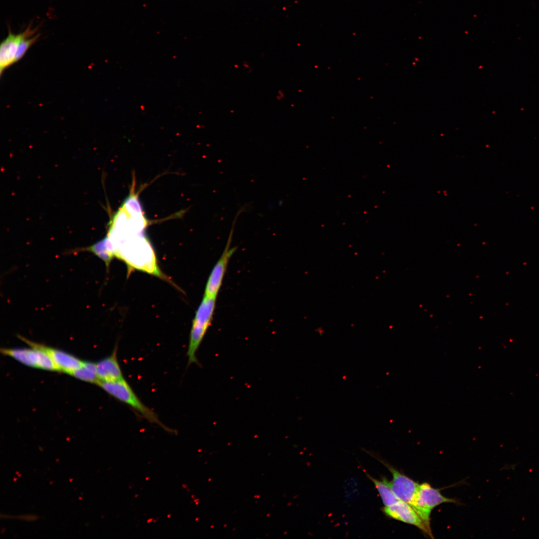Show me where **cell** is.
<instances>
[{"mask_svg":"<svg viewBox=\"0 0 539 539\" xmlns=\"http://www.w3.org/2000/svg\"><path fill=\"white\" fill-rule=\"evenodd\" d=\"M129 227H120L116 233L111 231L108 238L115 256L123 260L130 268L163 276L157 265L154 252L141 233V229Z\"/></svg>","mask_w":539,"mask_h":539,"instance_id":"cell-1","label":"cell"},{"mask_svg":"<svg viewBox=\"0 0 539 539\" xmlns=\"http://www.w3.org/2000/svg\"><path fill=\"white\" fill-rule=\"evenodd\" d=\"M216 298L204 296L193 319L190 334L187 356L188 364L197 363L196 352L211 324Z\"/></svg>","mask_w":539,"mask_h":539,"instance_id":"cell-2","label":"cell"},{"mask_svg":"<svg viewBox=\"0 0 539 539\" xmlns=\"http://www.w3.org/2000/svg\"><path fill=\"white\" fill-rule=\"evenodd\" d=\"M97 385L116 399L131 407L148 421L166 428L156 414L140 400L125 379L114 382L99 381Z\"/></svg>","mask_w":539,"mask_h":539,"instance_id":"cell-3","label":"cell"},{"mask_svg":"<svg viewBox=\"0 0 539 539\" xmlns=\"http://www.w3.org/2000/svg\"><path fill=\"white\" fill-rule=\"evenodd\" d=\"M380 461L392 475V480L388 481V483L395 496L399 500L410 505L420 517L418 503L419 484L388 463Z\"/></svg>","mask_w":539,"mask_h":539,"instance_id":"cell-4","label":"cell"},{"mask_svg":"<svg viewBox=\"0 0 539 539\" xmlns=\"http://www.w3.org/2000/svg\"><path fill=\"white\" fill-rule=\"evenodd\" d=\"M37 28L30 23L22 32L14 33L9 28L8 34L0 46V73L14 63L15 55L21 42L25 38L37 34Z\"/></svg>","mask_w":539,"mask_h":539,"instance_id":"cell-5","label":"cell"},{"mask_svg":"<svg viewBox=\"0 0 539 539\" xmlns=\"http://www.w3.org/2000/svg\"><path fill=\"white\" fill-rule=\"evenodd\" d=\"M233 231H231L226 246L220 259L213 267L208 277L205 289L204 296L217 298L222 284L231 257L235 252L236 247L230 248Z\"/></svg>","mask_w":539,"mask_h":539,"instance_id":"cell-6","label":"cell"},{"mask_svg":"<svg viewBox=\"0 0 539 539\" xmlns=\"http://www.w3.org/2000/svg\"><path fill=\"white\" fill-rule=\"evenodd\" d=\"M457 501L444 496L439 489L434 488L428 483L419 484L418 503L421 510V518L429 527L430 526V515L432 510L443 503H453Z\"/></svg>","mask_w":539,"mask_h":539,"instance_id":"cell-7","label":"cell"},{"mask_svg":"<svg viewBox=\"0 0 539 539\" xmlns=\"http://www.w3.org/2000/svg\"><path fill=\"white\" fill-rule=\"evenodd\" d=\"M388 517L414 526L431 538H434L431 527L428 526L414 509L408 504L399 500L382 510Z\"/></svg>","mask_w":539,"mask_h":539,"instance_id":"cell-8","label":"cell"},{"mask_svg":"<svg viewBox=\"0 0 539 539\" xmlns=\"http://www.w3.org/2000/svg\"><path fill=\"white\" fill-rule=\"evenodd\" d=\"M117 349L116 347L110 356L96 363L99 381L114 382L124 379L118 361Z\"/></svg>","mask_w":539,"mask_h":539,"instance_id":"cell-9","label":"cell"},{"mask_svg":"<svg viewBox=\"0 0 539 539\" xmlns=\"http://www.w3.org/2000/svg\"><path fill=\"white\" fill-rule=\"evenodd\" d=\"M38 344L50 356L58 371H62L71 374L74 370L81 366L83 362L73 355L64 351Z\"/></svg>","mask_w":539,"mask_h":539,"instance_id":"cell-10","label":"cell"},{"mask_svg":"<svg viewBox=\"0 0 539 539\" xmlns=\"http://www.w3.org/2000/svg\"><path fill=\"white\" fill-rule=\"evenodd\" d=\"M1 352L28 366L38 368L40 351L35 347L28 348H2Z\"/></svg>","mask_w":539,"mask_h":539,"instance_id":"cell-11","label":"cell"},{"mask_svg":"<svg viewBox=\"0 0 539 539\" xmlns=\"http://www.w3.org/2000/svg\"><path fill=\"white\" fill-rule=\"evenodd\" d=\"M366 474L374 485L385 506H391L399 501L392 491L386 479L383 478L380 481L367 473Z\"/></svg>","mask_w":539,"mask_h":539,"instance_id":"cell-12","label":"cell"},{"mask_svg":"<svg viewBox=\"0 0 539 539\" xmlns=\"http://www.w3.org/2000/svg\"><path fill=\"white\" fill-rule=\"evenodd\" d=\"M70 375L75 378L90 383L98 384L99 379L97 372L96 364L83 362L81 366Z\"/></svg>","mask_w":539,"mask_h":539,"instance_id":"cell-13","label":"cell"},{"mask_svg":"<svg viewBox=\"0 0 539 539\" xmlns=\"http://www.w3.org/2000/svg\"><path fill=\"white\" fill-rule=\"evenodd\" d=\"M90 249L96 256L104 261L107 266L115 256L113 247L108 238L99 242Z\"/></svg>","mask_w":539,"mask_h":539,"instance_id":"cell-14","label":"cell"},{"mask_svg":"<svg viewBox=\"0 0 539 539\" xmlns=\"http://www.w3.org/2000/svg\"><path fill=\"white\" fill-rule=\"evenodd\" d=\"M19 338L28 344L30 347H36L42 350V353L41 357V359L39 364L38 368L44 370L50 371H58V370L53 362V360L48 355V354L43 349H42L39 344L33 342H31L21 336H19Z\"/></svg>","mask_w":539,"mask_h":539,"instance_id":"cell-15","label":"cell"},{"mask_svg":"<svg viewBox=\"0 0 539 539\" xmlns=\"http://www.w3.org/2000/svg\"><path fill=\"white\" fill-rule=\"evenodd\" d=\"M40 35L39 33H37L32 36L24 39L21 42L15 55V63L23 57L29 48L38 40Z\"/></svg>","mask_w":539,"mask_h":539,"instance_id":"cell-16","label":"cell"}]
</instances>
